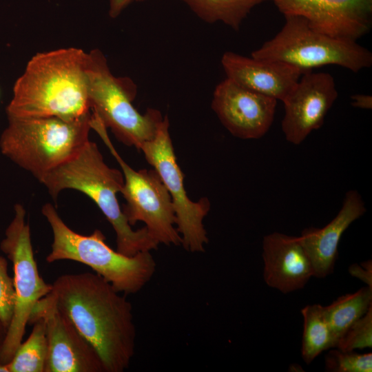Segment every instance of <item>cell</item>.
Returning <instances> with one entry per match:
<instances>
[{
	"label": "cell",
	"mask_w": 372,
	"mask_h": 372,
	"mask_svg": "<svg viewBox=\"0 0 372 372\" xmlns=\"http://www.w3.org/2000/svg\"><path fill=\"white\" fill-rule=\"evenodd\" d=\"M95 349L105 372L127 370L135 353L131 302L97 273L64 274L48 294Z\"/></svg>",
	"instance_id": "1"
},
{
	"label": "cell",
	"mask_w": 372,
	"mask_h": 372,
	"mask_svg": "<svg viewBox=\"0 0 372 372\" xmlns=\"http://www.w3.org/2000/svg\"><path fill=\"white\" fill-rule=\"evenodd\" d=\"M87 53L77 48L37 53L16 81L7 117L75 120L90 114Z\"/></svg>",
	"instance_id": "2"
},
{
	"label": "cell",
	"mask_w": 372,
	"mask_h": 372,
	"mask_svg": "<svg viewBox=\"0 0 372 372\" xmlns=\"http://www.w3.org/2000/svg\"><path fill=\"white\" fill-rule=\"evenodd\" d=\"M56 199L65 189L85 194L99 208L116 234V251L128 256L156 249L159 244L143 227L134 230L116 198L122 189L121 171L108 166L97 145L89 141L70 161L38 180Z\"/></svg>",
	"instance_id": "3"
},
{
	"label": "cell",
	"mask_w": 372,
	"mask_h": 372,
	"mask_svg": "<svg viewBox=\"0 0 372 372\" xmlns=\"http://www.w3.org/2000/svg\"><path fill=\"white\" fill-rule=\"evenodd\" d=\"M41 213L53 236L47 262L69 260L82 263L125 296L139 292L154 277L156 263L151 251L128 256L111 248L99 229L90 235L78 234L65 223L50 203L42 207Z\"/></svg>",
	"instance_id": "4"
},
{
	"label": "cell",
	"mask_w": 372,
	"mask_h": 372,
	"mask_svg": "<svg viewBox=\"0 0 372 372\" xmlns=\"http://www.w3.org/2000/svg\"><path fill=\"white\" fill-rule=\"evenodd\" d=\"M91 116L8 117L0 136L1 152L39 180L80 152L90 141Z\"/></svg>",
	"instance_id": "5"
},
{
	"label": "cell",
	"mask_w": 372,
	"mask_h": 372,
	"mask_svg": "<svg viewBox=\"0 0 372 372\" xmlns=\"http://www.w3.org/2000/svg\"><path fill=\"white\" fill-rule=\"evenodd\" d=\"M87 72L90 109L116 138L140 150L152 139L163 119L161 113L148 108L141 114L133 105L137 88L132 79L115 76L103 53L94 49L87 53Z\"/></svg>",
	"instance_id": "6"
},
{
	"label": "cell",
	"mask_w": 372,
	"mask_h": 372,
	"mask_svg": "<svg viewBox=\"0 0 372 372\" xmlns=\"http://www.w3.org/2000/svg\"><path fill=\"white\" fill-rule=\"evenodd\" d=\"M277 34L253 51L251 56L282 61L304 72L336 65L358 72L372 65L371 52L357 42L340 40L312 29L299 16L285 15Z\"/></svg>",
	"instance_id": "7"
},
{
	"label": "cell",
	"mask_w": 372,
	"mask_h": 372,
	"mask_svg": "<svg viewBox=\"0 0 372 372\" xmlns=\"http://www.w3.org/2000/svg\"><path fill=\"white\" fill-rule=\"evenodd\" d=\"M0 249L12 263L15 291L12 317L0 348V364H7L22 342L36 304L52 290V285L39 274L30 227L20 203L14 206V216L5 231Z\"/></svg>",
	"instance_id": "8"
},
{
	"label": "cell",
	"mask_w": 372,
	"mask_h": 372,
	"mask_svg": "<svg viewBox=\"0 0 372 372\" xmlns=\"http://www.w3.org/2000/svg\"><path fill=\"white\" fill-rule=\"evenodd\" d=\"M90 126L121 168L124 183L121 193L126 202L122 211L129 224L133 226L143 222L159 245H181L172 200L157 172L154 169L136 171L132 168L118 153L107 129L97 116H92Z\"/></svg>",
	"instance_id": "9"
},
{
	"label": "cell",
	"mask_w": 372,
	"mask_h": 372,
	"mask_svg": "<svg viewBox=\"0 0 372 372\" xmlns=\"http://www.w3.org/2000/svg\"><path fill=\"white\" fill-rule=\"evenodd\" d=\"M167 116L163 117L154 137L143 143L140 150L157 172L172 198L176 217V228L181 245L188 251H204L208 243L203 220L210 209L207 198L191 200L184 187V174L177 163Z\"/></svg>",
	"instance_id": "10"
},
{
	"label": "cell",
	"mask_w": 372,
	"mask_h": 372,
	"mask_svg": "<svg viewBox=\"0 0 372 372\" xmlns=\"http://www.w3.org/2000/svg\"><path fill=\"white\" fill-rule=\"evenodd\" d=\"M36 318H42L45 324L48 356L44 372H105L97 351L48 295L36 304L29 323Z\"/></svg>",
	"instance_id": "11"
},
{
	"label": "cell",
	"mask_w": 372,
	"mask_h": 372,
	"mask_svg": "<svg viewBox=\"0 0 372 372\" xmlns=\"http://www.w3.org/2000/svg\"><path fill=\"white\" fill-rule=\"evenodd\" d=\"M285 15L304 18L313 30L356 42L372 26V0H269Z\"/></svg>",
	"instance_id": "12"
},
{
	"label": "cell",
	"mask_w": 372,
	"mask_h": 372,
	"mask_svg": "<svg viewBox=\"0 0 372 372\" xmlns=\"http://www.w3.org/2000/svg\"><path fill=\"white\" fill-rule=\"evenodd\" d=\"M277 100L244 87L225 78L213 93L211 108L223 125L234 136L257 139L274 119Z\"/></svg>",
	"instance_id": "13"
},
{
	"label": "cell",
	"mask_w": 372,
	"mask_h": 372,
	"mask_svg": "<svg viewBox=\"0 0 372 372\" xmlns=\"http://www.w3.org/2000/svg\"><path fill=\"white\" fill-rule=\"evenodd\" d=\"M338 98L333 76L325 72L307 71L282 101L285 115L282 130L289 143L299 145L323 124Z\"/></svg>",
	"instance_id": "14"
},
{
	"label": "cell",
	"mask_w": 372,
	"mask_h": 372,
	"mask_svg": "<svg viewBox=\"0 0 372 372\" xmlns=\"http://www.w3.org/2000/svg\"><path fill=\"white\" fill-rule=\"evenodd\" d=\"M221 64L228 78L252 91L283 101L304 73L286 63L225 52Z\"/></svg>",
	"instance_id": "15"
},
{
	"label": "cell",
	"mask_w": 372,
	"mask_h": 372,
	"mask_svg": "<svg viewBox=\"0 0 372 372\" xmlns=\"http://www.w3.org/2000/svg\"><path fill=\"white\" fill-rule=\"evenodd\" d=\"M263 278L283 293L304 287L313 276L311 262L298 237L273 232L262 241Z\"/></svg>",
	"instance_id": "16"
},
{
	"label": "cell",
	"mask_w": 372,
	"mask_h": 372,
	"mask_svg": "<svg viewBox=\"0 0 372 372\" xmlns=\"http://www.w3.org/2000/svg\"><path fill=\"white\" fill-rule=\"evenodd\" d=\"M366 212L364 203L355 190L348 191L336 216L322 228L304 229L299 240L312 264L313 276L324 278L334 269L338 247L343 233Z\"/></svg>",
	"instance_id": "17"
},
{
	"label": "cell",
	"mask_w": 372,
	"mask_h": 372,
	"mask_svg": "<svg viewBox=\"0 0 372 372\" xmlns=\"http://www.w3.org/2000/svg\"><path fill=\"white\" fill-rule=\"evenodd\" d=\"M372 307V287H364L355 293L339 297L327 307L324 316L329 323L337 344L347 329ZM337 347V346H336Z\"/></svg>",
	"instance_id": "18"
},
{
	"label": "cell",
	"mask_w": 372,
	"mask_h": 372,
	"mask_svg": "<svg viewBox=\"0 0 372 372\" xmlns=\"http://www.w3.org/2000/svg\"><path fill=\"white\" fill-rule=\"evenodd\" d=\"M202 21L222 22L236 31L251 10L269 0H181Z\"/></svg>",
	"instance_id": "19"
},
{
	"label": "cell",
	"mask_w": 372,
	"mask_h": 372,
	"mask_svg": "<svg viewBox=\"0 0 372 372\" xmlns=\"http://www.w3.org/2000/svg\"><path fill=\"white\" fill-rule=\"evenodd\" d=\"M303 333L301 353L309 364L324 351L336 348L337 342L323 313V307L315 304L302 309Z\"/></svg>",
	"instance_id": "20"
},
{
	"label": "cell",
	"mask_w": 372,
	"mask_h": 372,
	"mask_svg": "<svg viewBox=\"0 0 372 372\" xmlns=\"http://www.w3.org/2000/svg\"><path fill=\"white\" fill-rule=\"evenodd\" d=\"M29 324H33L31 333L21 342L11 360L7 364L9 372H44L47 356L48 341L45 324L42 318H36Z\"/></svg>",
	"instance_id": "21"
},
{
	"label": "cell",
	"mask_w": 372,
	"mask_h": 372,
	"mask_svg": "<svg viewBox=\"0 0 372 372\" xmlns=\"http://www.w3.org/2000/svg\"><path fill=\"white\" fill-rule=\"evenodd\" d=\"M325 369L331 372H371L372 353L360 354L338 349L325 356Z\"/></svg>",
	"instance_id": "22"
},
{
	"label": "cell",
	"mask_w": 372,
	"mask_h": 372,
	"mask_svg": "<svg viewBox=\"0 0 372 372\" xmlns=\"http://www.w3.org/2000/svg\"><path fill=\"white\" fill-rule=\"evenodd\" d=\"M372 307L355 321L339 340L336 348L345 351L371 348Z\"/></svg>",
	"instance_id": "23"
},
{
	"label": "cell",
	"mask_w": 372,
	"mask_h": 372,
	"mask_svg": "<svg viewBox=\"0 0 372 372\" xmlns=\"http://www.w3.org/2000/svg\"><path fill=\"white\" fill-rule=\"evenodd\" d=\"M15 301L13 278L8 271V262L0 256V318L8 329L10 323Z\"/></svg>",
	"instance_id": "24"
},
{
	"label": "cell",
	"mask_w": 372,
	"mask_h": 372,
	"mask_svg": "<svg viewBox=\"0 0 372 372\" xmlns=\"http://www.w3.org/2000/svg\"><path fill=\"white\" fill-rule=\"evenodd\" d=\"M349 271L352 276L359 278L368 287H372V264L371 260L363 262L361 266L357 264L351 265L349 267Z\"/></svg>",
	"instance_id": "25"
},
{
	"label": "cell",
	"mask_w": 372,
	"mask_h": 372,
	"mask_svg": "<svg viewBox=\"0 0 372 372\" xmlns=\"http://www.w3.org/2000/svg\"><path fill=\"white\" fill-rule=\"evenodd\" d=\"M145 0H109V16L115 19L132 2H142Z\"/></svg>",
	"instance_id": "26"
},
{
	"label": "cell",
	"mask_w": 372,
	"mask_h": 372,
	"mask_svg": "<svg viewBox=\"0 0 372 372\" xmlns=\"http://www.w3.org/2000/svg\"><path fill=\"white\" fill-rule=\"evenodd\" d=\"M351 105L358 108L369 110L372 107V96L367 94H354L351 96Z\"/></svg>",
	"instance_id": "27"
},
{
	"label": "cell",
	"mask_w": 372,
	"mask_h": 372,
	"mask_svg": "<svg viewBox=\"0 0 372 372\" xmlns=\"http://www.w3.org/2000/svg\"><path fill=\"white\" fill-rule=\"evenodd\" d=\"M7 329L5 327L3 323L0 318V348L3 342L6 337Z\"/></svg>",
	"instance_id": "28"
},
{
	"label": "cell",
	"mask_w": 372,
	"mask_h": 372,
	"mask_svg": "<svg viewBox=\"0 0 372 372\" xmlns=\"http://www.w3.org/2000/svg\"><path fill=\"white\" fill-rule=\"evenodd\" d=\"M0 372H9L7 364H0Z\"/></svg>",
	"instance_id": "29"
},
{
	"label": "cell",
	"mask_w": 372,
	"mask_h": 372,
	"mask_svg": "<svg viewBox=\"0 0 372 372\" xmlns=\"http://www.w3.org/2000/svg\"><path fill=\"white\" fill-rule=\"evenodd\" d=\"M295 366H296L295 368H294L293 366H291L290 368H289V369H291V370H289V371H300V370H298V369H301V370H302L301 366H299L298 364H295Z\"/></svg>",
	"instance_id": "30"
}]
</instances>
